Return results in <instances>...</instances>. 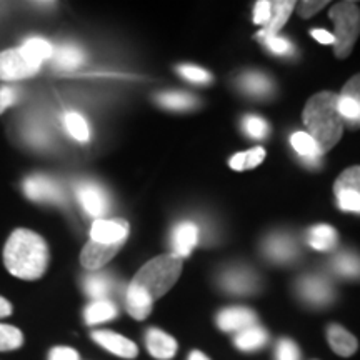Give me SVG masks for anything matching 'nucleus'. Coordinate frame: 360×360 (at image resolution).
<instances>
[{"instance_id": "obj_32", "label": "nucleus", "mask_w": 360, "mask_h": 360, "mask_svg": "<svg viewBox=\"0 0 360 360\" xmlns=\"http://www.w3.org/2000/svg\"><path fill=\"white\" fill-rule=\"evenodd\" d=\"M24 344V334L17 327L0 323V352L17 350Z\"/></svg>"}, {"instance_id": "obj_34", "label": "nucleus", "mask_w": 360, "mask_h": 360, "mask_svg": "<svg viewBox=\"0 0 360 360\" xmlns=\"http://www.w3.org/2000/svg\"><path fill=\"white\" fill-rule=\"evenodd\" d=\"M242 129H244V132L249 135V137L257 139V141L267 137L270 130L269 124L259 115H245L244 120H242Z\"/></svg>"}, {"instance_id": "obj_33", "label": "nucleus", "mask_w": 360, "mask_h": 360, "mask_svg": "<svg viewBox=\"0 0 360 360\" xmlns=\"http://www.w3.org/2000/svg\"><path fill=\"white\" fill-rule=\"evenodd\" d=\"M334 191L337 192H355L360 193V165L349 167L335 180Z\"/></svg>"}, {"instance_id": "obj_7", "label": "nucleus", "mask_w": 360, "mask_h": 360, "mask_svg": "<svg viewBox=\"0 0 360 360\" xmlns=\"http://www.w3.org/2000/svg\"><path fill=\"white\" fill-rule=\"evenodd\" d=\"M337 107L344 127L360 129V74L354 75L342 89Z\"/></svg>"}, {"instance_id": "obj_31", "label": "nucleus", "mask_w": 360, "mask_h": 360, "mask_svg": "<svg viewBox=\"0 0 360 360\" xmlns=\"http://www.w3.org/2000/svg\"><path fill=\"white\" fill-rule=\"evenodd\" d=\"M22 51H24L30 58L40 62V64H42L44 60H47V58H52L53 56L52 45L45 39L40 37H32L27 40V42L22 45Z\"/></svg>"}, {"instance_id": "obj_20", "label": "nucleus", "mask_w": 360, "mask_h": 360, "mask_svg": "<svg viewBox=\"0 0 360 360\" xmlns=\"http://www.w3.org/2000/svg\"><path fill=\"white\" fill-rule=\"evenodd\" d=\"M238 85L252 97H269L274 90L272 80L260 72H247L238 79Z\"/></svg>"}, {"instance_id": "obj_19", "label": "nucleus", "mask_w": 360, "mask_h": 360, "mask_svg": "<svg viewBox=\"0 0 360 360\" xmlns=\"http://www.w3.org/2000/svg\"><path fill=\"white\" fill-rule=\"evenodd\" d=\"M327 340L328 344H330L332 350H334L337 355H340V357H350V355L355 354V350L359 347L357 339H355L350 332L345 330L344 327L335 326V323L328 326Z\"/></svg>"}, {"instance_id": "obj_27", "label": "nucleus", "mask_w": 360, "mask_h": 360, "mask_svg": "<svg viewBox=\"0 0 360 360\" xmlns=\"http://www.w3.org/2000/svg\"><path fill=\"white\" fill-rule=\"evenodd\" d=\"M112 287H114V282L107 274H90L84 281V289L94 300L107 299Z\"/></svg>"}, {"instance_id": "obj_6", "label": "nucleus", "mask_w": 360, "mask_h": 360, "mask_svg": "<svg viewBox=\"0 0 360 360\" xmlns=\"http://www.w3.org/2000/svg\"><path fill=\"white\" fill-rule=\"evenodd\" d=\"M24 192L27 199L44 204H65L67 197L64 188L56 180L45 175H32L24 180Z\"/></svg>"}, {"instance_id": "obj_36", "label": "nucleus", "mask_w": 360, "mask_h": 360, "mask_svg": "<svg viewBox=\"0 0 360 360\" xmlns=\"http://www.w3.org/2000/svg\"><path fill=\"white\" fill-rule=\"evenodd\" d=\"M262 42L270 52L276 56H292L294 53V45L290 44L289 39L281 37V35H272V37L264 39Z\"/></svg>"}, {"instance_id": "obj_5", "label": "nucleus", "mask_w": 360, "mask_h": 360, "mask_svg": "<svg viewBox=\"0 0 360 360\" xmlns=\"http://www.w3.org/2000/svg\"><path fill=\"white\" fill-rule=\"evenodd\" d=\"M40 69V62L30 58L19 49H8L0 52V80H22L34 77Z\"/></svg>"}, {"instance_id": "obj_37", "label": "nucleus", "mask_w": 360, "mask_h": 360, "mask_svg": "<svg viewBox=\"0 0 360 360\" xmlns=\"http://www.w3.org/2000/svg\"><path fill=\"white\" fill-rule=\"evenodd\" d=\"M337 204L344 212L360 214V193L355 192H337Z\"/></svg>"}, {"instance_id": "obj_17", "label": "nucleus", "mask_w": 360, "mask_h": 360, "mask_svg": "<svg viewBox=\"0 0 360 360\" xmlns=\"http://www.w3.org/2000/svg\"><path fill=\"white\" fill-rule=\"evenodd\" d=\"M146 345L147 350L150 352L152 357L159 360H170L177 354V340L167 332L160 330V328H148L146 334Z\"/></svg>"}, {"instance_id": "obj_4", "label": "nucleus", "mask_w": 360, "mask_h": 360, "mask_svg": "<svg viewBox=\"0 0 360 360\" xmlns=\"http://www.w3.org/2000/svg\"><path fill=\"white\" fill-rule=\"evenodd\" d=\"M330 19L335 25V56L349 57L360 34V8L354 2H339L330 8Z\"/></svg>"}, {"instance_id": "obj_45", "label": "nucleus", "mask_w": 360, "mask_h": 360, "mask_svg": "<svg viewBox=\"0 0 360 360\" xmlns=\"http://www.w3.org/2000/svg\"><path fill=\"white\" fill-rule=\"evenodd\" d=\"M187 360H210L209 357L204 352H199V350H193V352H191V355H188Z\"/></svg>"}, {"instance_id": "obj_21", "label": "nucleus", "mask_w": 360, "mask_h": 360, "mask_svg": "<svg viewBox=\"0 0 360 360\" xmlns=\"http://www.w3.org/2000/svg\"><path fill=\"white\" fill-rule=\"evenodd\" d=\"M294 7H295V2H290V0H285V2H283V0H281V2H274L272 19H270L269 24L260 30L259 39L264 40L267 37H272V35H277L278 30L287 24V20H289Z\"/></svg>"}, {"instance_id": "obj_13", "label": "nucleus", "mask_w": 360, "mask_h": 360, "mask_svg": "<svg viewBox=\"0 0 360 360\" xmlns=\"http://www.w3.org/2000/svg\"><path fill=\"white\" fill-rule=\"evenodd\" d=\"M92 339L96 340L101 347L109 350V352L117 355V357L135 359L139 355L137 345H135L130 339H127V337L115 334V332L96 330L92 332Z\"/></svg>"}, {"instance_id": "obj_29", "label": "nucleus", "mask_w": 360, "mask_h": 360, "mask_svg": "<svg viewBox=\"0 0 360 360\" xmlns=\"http://www.w3.org/2000/svg\"><path fill=\"white\" fill-rule=\"evenodd\" d=\"M265 159V150L262 147H255V148H250V150L247 152H238L231 159V167L233 170H249V169H254L260 165Z\"/></svg>"}, {"instance_id": "obj_8", "label": "nucleus", "mask_w": 360, "mask_h": 360, "mask_svg": "<svg viewBox=\"0 0 360 360\" xmlns=\"http://www.w3.org/2000/svg\"><path fill=\"white\" fill-rule=\"evenodd\" d=\"M129 236V224L125 220L114 219H98L92 224L90 229V240L97 242V244H105V245H115L122 244L125 238Z\"/></svg>"}, {"instance_id": "obj_9", "label": "nucleus", "mask_w": 360, "mask_h": 360, "mask_svg": "<svg viewBox=\"0 0 360 360\" xmlns=\"http://www.w3.org/2000/svg\"><path fill=\"white\" fill-rule=\"evenodd\" d=\"M299 294L305 302L315 307H323L334 299V289L326 277L307 276L299 282Z\"/></svg>"}, {"instance_id": "obj_35", "label": "nucleus", "mask_w": 360, "mask_h": 360, "mask_svg": "<svg viewBox=\"0 0 360 360\" xmlns=\"http://www.w3.org/2000/svg\"><path fill=\"white\" fill-rule=\"evenodd\" d=\"M177 70L184 79L188 80V82H193V84H209V82H212V75H210L207 70L200 69V67H197V65L182 64V65H179Z\"/></svg>"}, {"instance_id": "obj_14", "label": "nucleus", "mask_w": 360, "mask_h": 360, "mask_svg": "<svg viewBox=\"0 0 360 360\" xmlns=\"http://www.w3.org/2000/svg\"><path fill=\"white\" fill-rule=\"evenodd\" d=\"M264 252L272 262L277 264L292 262L299 255L295 240L290 236H287V233H274V236H269L264 244Z\"/></svg>"}, {"instance_id": "obj_25", "label": "nucleus", "mask_w": 360, "mask_h": 360, "mask_svg": "<svg viewBox=\"0 0 360 360\" xmlns=\"http://www.w3.org/2000/svg\"><path fill=\"white\" fill-rule=\"evenodd\" d=\"M53 64L60 70H74L84 64V52L75 45H62L53 51Z\"/></svg>"}, {"instance_id": "obj_18", "label": "nucleus", "mask_w": 360, "mask_h": 360, "mask_svg": "<svg viewBox=\"0 0 360 360\" xmlns=\"http://www.w3.org/2000/svg\"><path fill=\"white\" fill-rule=\"evenodd\" d=\"M290 143L294 147V150L300 155L307 165H312V167H317L321 165L323 150L319 146L317 142L314 141V137H310L307 132H295L292 134Z\"/></svg>"}, {"instance_id": "obj_16", "label": "nucleus", "mask_w": 360, "mask_h": 360, "mask_svg": "<svg viewBox=\"0 0 360 360\" xmlns=\"http://www.w3.org/2000/svg\"><path fill=\"white\" fill-rule=\"evenodd\" d=\"M120 249H122V244L105 245L90 240L87 242V245L84 247L82 254H80V264H82V267L87 270H98L107 262H110V260L119 254Z\"/></svg>"}, {"instance_id": "obj_39", "label": "nucleus", "mask_w": 360, "mask_h": 360, "mask_svg": "<svg viewBox=\"0 0 360 360\" xmlns=\"http://www.w3.org/2000/svg\"><path fill=\"white\" fill-rule=\"evenodd\" d=\"M274 13V2L269 0H260L254 7V24L267 25Z\"/></svg>"}, {"instance_id": "obj_2", "label": "nucleus", "mask_w": 360, "mask_h": 360, "mask_svg": "<svg viewBox=\"0 0 360 360\" xmlns=\"http://www.w3.org/2000/svg\"><path fill=\"white\" fill-rule=\"evenodd\" d=\"M4 264L13 277L37 281L49 267V247L39 233L17 229L4 249Z\"/></svg>"}, {"instance_id": "obj_44", "label": "nucleus", "mask_w": 360, "mask_h": 360, "mask_svg": "<svg viewBox=\"0 0 360 360\" xmlns=\"http://www.w3.org/2000/svg\"><path fill=\"white\" fill-rule=\"evenodd\" d=\"M12 304L7 299H4V297H0V319L8 317L12 314Z\"/></svg>"}, {"instance_id": "obj_40", "label": "nucleus", "mask_w": 360, "mask_h": 360, "mask_svg": "<svg viewBox=\"0 0 360 360\" xmlns=\"http://www.w3.org/2000/svg\"><path fill=\"white\" fill-rule=\"evenodd\" d=\"M15 101H17V92L12 87L0 89V115L4 114V110H7L8 107L13 105Z\"/></svg>"}, {"instance_id": "obj_22", "label": "nucleus", "mask_w": 360, "mask_h": 360, "mask_svg": "<svg viewBox=\"0 0 360 360\" xmlns=\"http://www.w3.org/2000/svg\"><path fill=\"white\" fill-rule=\"evenodd\" d=\"M307 240L309 245L314 247L315 250L328 252L335 249L337 242H339V236H337V231L334 227H330V225L319 224L310 229Z\"/></svg>"}, {"instance_id": "obj_10", "label": "nucleus", "mask_w": 360, "mask_h": 360, "mask_svg": "<svg viewBox=\"0 0 360 360\" xmlns=\"http://www.w3.org/2000/svg\"><path fill=\"white\" fill-rule=\"evenodd\" d=\"M79 202L84 210L92 217H101L109 209V197L101 186L94 182H82L77 187Z\"/></svg>"}, {"instance_id": "obj_15", "label": "nucleus", "mask_w": 360, "mask_h": 360, "mask_svg": "<svg viewBox=\"0 0 360 360\" xmlns=\"http://www.w3.org/2000/svg\"><path fill=\"white\" fill-rule=\"evenodd\" d=\"M199 227L191 220L179 222L172 232L174 255H177L179 259L188 257L192 254L193 247L199 244Z\"/></svg>"}, {"instance_id": "obj_23", "label": "nucleus", "mask_w": 360, "mask_h": 360, "mask_svg": "<svg viewBox=\"0 0 360 360\" xmlns=\"http://www.w3.org/2000/svg\"><path fill=\"white\" fill-rule=\"evenodd\" d=\"M269 340V334L267 330L259 326H252L245 330L238 332L233 339V344L238 350L242 352H254V350L262 349Z\"/></svg>"}, {"instance_id": "obj_11", "label": "nucleus", "mask_w": 360, "mask_h": 360, "mask_svg": "<svg viewBox=\"0 0 360 360\" xmlns=\"http://www.w3.org/2000/svg\"><path fill=\"white\" fill-rule=\"evenodd\" d=\"M217 326L224 332H242L252 326H257V315L247 307H229L220 310Z\"/></svg>"}, {"instance_id": "obj_28", "label": "nucleus", "mask_w": 360, "mask_h": 360, "mask_svg": "<svg viewBox=\"0 0 360 360\" xmlns=\"http://www.w3.org/2000/svg\"><path fill=\"white\" fill-rule=\"evenodd\" d=\"M332 269L345 278H360V255L355 252H342L332 260Z\"/></svg>"}, {"instance_id": "obj_3", "label": "nucleus", "mask_w": 360, "mask_h": 360, "mask_svg": "<svg viewBox=\"0 0 360 360\" xmlns=\"http://www.w3.org/2000/svg\"><path fill=\"white\" fill-rule=\"evenodd\" d=\"M339 96L334 92L315 94L309 98L304 109V122L309 129V135L321 146L326 154L332 147L337 146L344 132V122L337 107Z\"/></svg>"}, {"instance_id": "obj_12", "label": "nucleus", "mask_w": 360, "mask_h": 360, "mask_svg": "<svg viewBox=\"0 0 360 360\" xmlns=\"http://www.w3.org/2000/svg\"><path fill=\"white\" fill-rule=\"evenodd\" d=\"M220 283L227 292L236 295H249L259 289V278L249 269H231L220 278Z\"/></svg>"}, {"instance_id": "obj_42", "label": "nucleus", "mask_w": 360, "mask_h": 360, "mask_svg": "<svg viewBox=\"0 0 360 360\" xmlns=\"http://www.w3.org/2000/svg\"><path fill=\"white\" fill-rule=\"evenodd\" d=\"M327 2H322V0H319V2H302L299 4V13L302 17H310L314 15V13H317L319 11H322V7H326Z\"/></svg>"}, {"instance_id": "obj_43", "label": "nucleus", "mask_w": 360, "mask_h": 360, "mask_svg": "<svg viewBox=\"0 0 360 360\" xmlns=\"http://www.w3.org/2000/svg\"><path fill=\"white\" fill-rule=\"evenodd\" d=\"M312 37L317 40V42H321L323 45H334L335 44V37L334 34L327 32V30H322V29H314L312 32Z\"/></svg>"}, {"instance_id": "obj_26", "label": "nucleus", "mask_w": 360, "mask_h": 360, "mask_svg": "<svg viewBox=\"0 0 360 360\" xmlns=\"http://www.w3.org/2000/svg\"><path fill=\"white\" fill-rule=\"evenodd\" d=\"M157 102L169 110H192L199 105L197 97L186 92H162L157 96Z\"/></svg>"}, {"instance_id": "obj_41", "label": "nucleus", "mask_w": 360, "mask_h": 360, "mask_svg": "<svg viewBox=\"0 0 360 360\" xmlns=\"http://www.w3.org/2000/svg\"><path fill=\"white\" fill-rule=\"evenodd\" d=\"M49 360H79V354L70 347H56L49 354Z\"/></svg>"}, {"instance_id": "obj_38", "label": "nucleus", "mask_w": 360, "mask_h": 360, "mask_svg": "<svg viewBox=\"0 0 360 360\" xmlns=\"http://www.w3.org/2000/svg\"><path fill=\"white\" fill-rule=\"evenodd\" d=\"M276 360H300V350L290 339L278 340L276 349Z\"/></svg>"}, {"instance_id": "obj_30", "label": "nucleus", "mask_w": 360, "mask_h": 360, "mask_svg": "<svg viewBox=\"0 0 360 360\" xmlns=\"http://www.w3.org/2000/svg\"><path fill=\"white\" fill-rule=\"evenodd\" d=\"M64 124H65L67 132H69L75 141L89 142L90 139L89 124L87 120L79 114V112H67L64 115Z\"/></svg>"}, {"instance_id": "obj_24", "label": "nucleus", "mask_w": 360, "mask_h": 360, "mask_svg": "<svg viewBox=\"0 0 360 360\" xmlns=\"http://www.w3.org/2000/svg\"><path fill=\"white\" fill-rule=\"evenodd\" d=\"M117 315V307L110 300H94L92 304L85 309L84 317L87 326H97V323L109 322L112 319H115Z\"/></svg>"}, {"instance_id": "obj_1", "label": "nucleus", "mask_w": 360, "mask_h": 360, "mask_svg": "<svg viewBox=\"0 0 360 360\" xmlns=\"http://www.w3.org/2000/svg\"><path fill=\"white\" fill-rule=\"evenodd\" d=\"M182 272V259L167 254L152 259L139 270L125 292V309L135 321H143L154 302L172 289Z\"/></svg>"}]
</instances>
